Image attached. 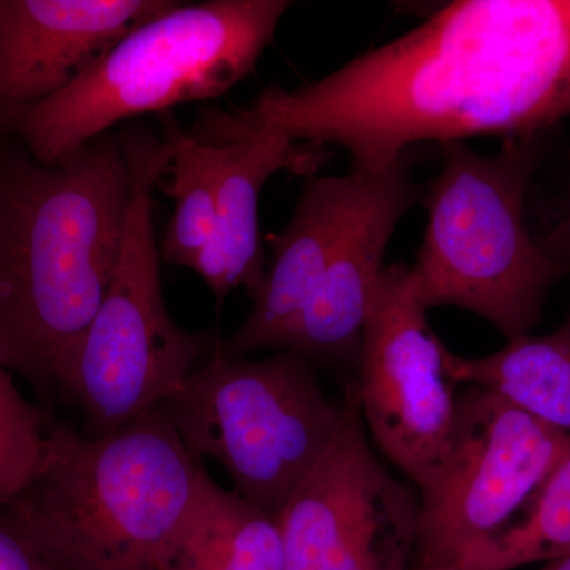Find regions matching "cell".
<instances>
[{"instance_id": "cell-9", "label": "cell", "mask_w": 570, "mask_h": 570, "mask_svg": "<svg viewBox=\"0 0 570 570\" xmlns=\"http://www.w3.org/2000/svg\"><path fill=\"white\" fill-rule=\"evenodd\" d=\"M341 409L335 439L277 519L285 570H412L419 491L371 449L355 384Z\"/></svg>"}, {"instance_id": "cell-3", "label": "cell", "mask_w": 570, "mask_h": 570, "mask_svg": "<svg viewBox=\"0 0 570 570\" xmlns=\"http://www.w3.org/2000/svg\"><path fill=\"white\" fill-rule=\"evenodd\" d=\"M205 472L164 404L102 436L52 422L0 523L52 570H167Z\"/></svg>"}, {"instance_id": "cell-6", "label": "cell", "mask_w": 570, "mask_h": 570, "mask_svg": "<svg viewBox=\"0 0 570 570\" xmlns=\"http://www.w3.org/2000/svg\"><path fill=\"white\" fill-rule=\"evenodd\" d=\"M183 130L160 140L124 134L130 204L121 249L91 324L63 358L56 389L81 409L88 436H102L163 406L194 373L209 337L175 324L165 305L154 235V187L168 170Z\"/></svg>"}, {"instance_id": "cell-1", "label": "cell", "mask_w": 570, "mask_h": 570, "mask_svg": "<svg viewBox=\"0 0 570 570\" xmlns=\"http://www.w3.org/2000/svg\"><path fill=\"white\" fill-rule=\"evenodd\" d=\"M570 116V0H464L295 91L212 111L214 137L275 132L382 170L422 141L549 134Z\"/></svg>"}, {"instance_id": "cell-22", "label": "cell", "mask_w": 570, "mask_h": 570, "mask_svg": "<svg viewBox=\"0 0 570 570\" xmlns=\"http://www.w3.org/2000/svg\"><path fill=\"white\" fill-rule=\"evenodd\" d=\"M543 570H570V554L560 558V560L551 561L549 568Z\"/></svg>"}, {"instance_id": "cell-5", "label": "cell", "mask_w": 570, "mask_h": 570, "mask_svg": "<svg viewBox=\"0 0 570 570\" xmlns=\"http://www.w3.org/2000/svg\"><path fill=\"white\" fill-rule=\"evenodd\" d=\"M425 195V239L412 266L426 311L456 306L508 340L530 335L547 294L570 266L543 249L528 220L532 179L549 153L547 134L505 138L483 156L444 142Z\"/></svg>"}, {"instance_id": "cell-19", "label": "cell", "mask_w": 570, "mask_h": 570, "mask_svg": "<svg viewBox=\"0 0 570 570\" xmlns=\"http://www.w3.org/2000/svg\"><path fill=\"white\" fill-rule=\"evenodd\" d=\"M51 423L43 409L21 395L10 371L0 366V508L28 485Z\"/></svg>"}, {"instance_id": "cell-16", "label": "cell", "mask_w": 570, "mask_h": 570, "mask_svg": "<svg viewBox=\"0 0 570 570\" xmlns=\"http://www.w3.org/2000/svg\"><path fill=\"white\" fill-rule=\"evenodd\" d=\"M167 570H285L279 521L206 471Z\"/></svg>"}, {"instance_id": "cell-11", "label": "cell", "mask_w": 570, "mask_h": 570, "mask_svg": "<svg viewBox=\"0 0 570 570\" xmlns=\"http://www.w3.org/2000/svg\"><path fill=\"white\" fill-rule=\"evenodd\" d=\"M168 0H0V126L69 88Z\"/></svg>"}, {"instance_id": "cell-14", "label": "cell", "mask_w": 570, "mask_h": 570, "mask_svg": "<svg viewBox=\"0 0 570 570\" xmlns=\"http://www.w3.org/2000/svg\"><path fill=\"white\" fill-rule=\"evenodd\" d=\"M205 142L219 148L216 230L194 272L219 303L236 288H246L255 302L266 275L258 228L262 189L279 171L316 174L328 151L316 142L275 132L227 135Z\"/></svg>"}, {"instance_id": "cell-20", "label": "cell", "mask_w": 570, "mask_h": 570, "mask_svg": "<svg viewBox=\"0 0 570 570\" xmlns=\"http://www.w3.org/2000/svg\"><path fill=\"white\" fill-rule=\"evenodd\" d=\"M540 217V230L534 234L540 246L570 266V186L543 205Z\"/></svg>"}, {"instance_id": "cell-8", "label": "cell", "mask_w": 570, "mask_h": 570, "mask_svg": "<svg viewBox=\"0 0 570 570\" xmlns=\"http://www.w3.org/2000/svg\"><path fill=\"white\" fill-rule=\"evenodd\" d=\"M569 452L570 434L485 390L460 393L448 455L417 490L412 570L455 569L508 527Z\"/></svg>"}, {"instance_id": "cell-12", "label": "cell", "mask_w": 570, "mask_h": 570, "mask_svg": "<svg viewBox=\"0 0 570 570\" xmlns=\"http://www.w3.org/2000/svg\"><path fill=\"white\" fill-rule=\"evenodd\" d=\"M420 194L406 156L371 171L365 197L328 268L276 348L295 352L309 362H346L358 356L384 273L385 253L397 224L417 204Z\"/></svg>"}, {"instance_id": "cell-7", "label": "cell", "mask_w": 570, "mask_h": 570, "mask_svg": "<svg viewBox=\"0 0 570 570\" xmlns=\"http://www.w3.org/2000/svg\"><path fill=\"white\" fill-rule=\"evenodd\" d=\"M164 407L190 455L216 461L238 497L276 520L343 417L305 356L281 351L264 360L228 358L219 344Z\"/></svg>"}, {"instance_id": "cell-4", "label": "cell", "mask_w": 570, "mask_h": 570, "mask_svg": "<svg viewBox=\"0 0 570 570\" xmlns=\"http://www.w3.org/2000/svg\"><path fill=\"white\" fill-rule=\"evenodd\" d=\"M291 2H175L122 37L69 88L18 116L36 163L59 165L124 119L216 99L253 73Z\"/></svg>"}, {"instance_id": "cell-21", "label": "cell", "mask_w": 570, "mask_h": 570, "mask_svg": "<svg viewBox=\"0 0 570 570\" xmlns=\"http://www.w3.org/2000/svg\"><path fill=\"white\" fill-rule=\"evenodd\" d=\"M0 570H52L39 554L0 523Z\"/></svg>"}, {"instance_id": "cell-15", "label": "cell", "mask_w": 570, "mask_h": 570, "mask_svg": "<svg viewBox=\"0 0 570 570\" xmlns=\"http://www.w3.org/2000/svg\"><path fill=\"white\" fill-rule=\"evenodd\" d=\"M445 370L455 384L493 393L570 434V313L549 335L510 340L494 354L468 358L445 348Z\"/></svg>"}, {"instance_id": "cell-10", "label": "cell", "mask_w": 570, "mask_h": 570, "mask_svg": "<svg viewBox=\"0 0 570 570\" xmlns=\"http://www.w3.org/2000/svg\"><path fill=\"white\" fill-rule=\"evenodd\" d=\"M445 347L431 330L411 265L385 266L355 382L365 426L415 490L448 455L456 417Z\"/></svg>"}, {"instance_id": "cell-2", "label": "cell", "mask_w": 570, "mask_h": 570, "mask_svg": "<svg viewBox=\"0 0 570 570\" xmlns=\"http://www.w3.org/2000/svg\"><path fill=\"white\" fill-rule=\"evenodd\" d=\"M130 189L108 134L59 165L0 157V366L43 396L102 303Z\"/></svg>"}, {"instance_id": "cell-13", "label": "cell", "mask_w": 570, "mask_h": 570, "mask_svg": "<svg viewBox=\"0 0 570 570\" xmlns=\"http://www.w3.org/2000/svg\"><path fill=\"white\" fill-rule=\"evenodd\" d=\"M371 171L311 178L287 227L273 238L272 262L261 295L238 332L220 346L228 358L276 348L285 330L316 291L344 232L365 197Z\"/></svg>"}, {"instance_id": "cell-18", "label": "cell", "mask_w": 570, "mask_h": 570, "mask_svg": "<svg viewBox=\"0 0 570 570\" xmlns=\"http://www.w3.org/2000/svg\"><path fill=\"white\" fill-rule=\"evenodd\" d=\"M167 171H171L167 194L175 200V212L159 247L160 258L194 269L216 230L219 148L181 132Z\"/></svg>"}, {"instance_id": "cell-17", "label": "cell", "mask_w": 570, "mask_h": 570, "mask_svg": "<svg viewBox=\"0 0 570 570\" xmlns=\"http://www.w3.org/2000/svg\"><path fill=\"white\" fill-rule=\"evenodd\" d=\"M570 554V452L524 504L521 519L485 540L452 570H513Z\"/></svg>"}]
</instances>
